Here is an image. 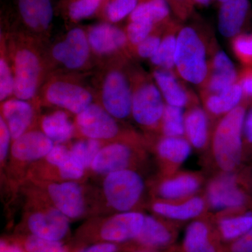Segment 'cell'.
Instances as JSON below:
<instances>
[{
  "label": "cell",
  "mask_w": 252,
  "mask_h": 252,
  "mask_svg": "<svg viewBox=\"0 0 252 252\" xmlns=\"http://www.w3.org/2000/svg\"><path fill=\"white\" fill-rule=\"evenodd\" d=\"M207 32L194 26H182L177 36L175 70L184 81L205 85L210 72V58L215 40Z\"/></svg>",
  "instance_id": "cell-1"
},
{
  "label": "cell",
  "mask_w": 252,
  "mask_h": 252,
  "mask_svg": "<svg viewBox=\"0 0 252 252\" xmlns=\"http://www.w3.org/2000/svg\"><path fill=\"white\" fill-rule=\"evenodd\" d=\"M249 107L242 101L215 124L210 148L220 172H233L240 168L244 158V122Z\"/></svg>",
  "instance_id": "cell-2"
},
{
  "label": "cell",
  "mask_w": 252,
  "mask_h": 252,
  "mask_svg": "<svg viewBox=\"0 0 252 252\" xmlns=\"http://www.w3.org/2000/svg\"><path fill=\"white\" fill-rule=\"evenodd\" d=\"M132 98L131 114L139 125L159 130L165 102L153 78L143 71L130 72Z\"/></svg>",
  "instance_id": "cell-3"
},
{
  "label": "cell",
  "mask_w": 252,
  "mask_h": 252,
  "mask_svg": "<svg viewBox=\"0 0 252 252\" xmlns=\"http://www.w3.org/2000/svg\"><path fill=\"white\" fill-rule=\"evenodd\" d=\"M241 174L239 169L233 172H220L209 181L204 194L209 210L215 213L248 210L250 198Z\"/></svg>",
  "instance_id": "cell-4"
},
{
  "label": "cell",
  "mask_w": 252,
  "mask_h": 252,
  "mask_svg": "<svg viewBox=\"0 0 252 252\" xmlns=\"http://www.w3.org/2000/svg\"><path fill=\"white\" fill-rule=\"evenodd\" d=\"M103 187L109 205L122 212L131 211L140 201L144 190L142 177L130 169L108 174Z\"/></svg>",
  "instance_id": "cell-5"
},
{
  "label": "cell",
  "mask_w": 252,
  "mask_h": 252,
  "mask_svg": "<svg viewBox=\"0 0 252 252\" xmlns=\"http://www.w3.org/2000/svg\"><path fill=\"white\" fill-rule=\"evenodd\" d=\"M14 94L28 101L36 95L42 77V61L31 46H23L15 51L13 61Z\"/></svg>",
  "instance_id": "cell-6"
},
{
  "label": "cell",
  "mask_w": 252,
  "mask_h": 252,
  "mask_svg": "<svg viewBox=\"0 0 252 252\" xmlns=\"http://www.w3.org/2000/svg\"><path fill=\"white\" fill-rule=\"evenodd\" d=\"M100 95L102 107L112 117L118 119L128 117L132 98L130 73L122 67L111 69L104 78Z\"/></svg>",
  "instance_id": "cell-7"
},
{
  "label": "cell",
  "mask_w": 252,
  "mask_h": 252,
  "mask_svg": "<svg viewBox=\"0 0 252 252\" xmlns=\"http://www.w3.org/2000/svg\"><path fill=\"white\" fill-rule=\"evenodd\" d=\"M145 216L140 212H125L104 222L94 233L86 236L91 240L117 244L134 241L140 234Z\"/></svg>",
  "instance_id": "cell-8"
},
{
  "label": "cell",
  "mask_w": 252,
  "mask_h": 252,
  "mask_svg": "<svg viewBox=\"0 0 252 252\" xmlns=\"http://www.w3.org/2000/svg\"><path fill=\"white\" fill-rule=\"evenodd\" d=\"M44 95L49 103L79 114L93 103L94 94L80 84L68 79H54L48 83Z\"/></svg>",
  "instance_id": "cell-9"
},
{
  "label": "cell",
  "mask_w": 252,
  "mask_h": 252,
  "mask_svg": "<svg viewBox=\"0 0 252 252\" xmlns=\"http://www.w3.org/2000/svg\"><path fill=\"white\" fill-rule=\"evenodd\" d=\"M87 34L79 28L68 32L64 39L55 44L51 55L55 61L69 69H81L90 57Z\"/></svg>",
  "instance_id": "cell-10"
},
{
  "label": "cell",
  "mask_w": 252,
  "mask_h": 252,
  "mask_svg": "<svg viewBox=\"0 0 252 252\" xmlns=\"http://www.w3.org/2000/svg\"><path fill=\"white\" fill-rule=\"evenodd\" d=\"M152 210L160 217L176 223L195 220L209 215V208L204 195H192L177 200H161L154 202Z\"/></svg>",
  "instance_id": "cell-11"
},
{
  "label": "cell",
  "mask_w": 252,
  "mask_h": 252,
  "mask_svg": "<svg viewBox=\"0 0 252 252\" xmlns=\"http://www.w3.org/2000/svg\"><path fill=\"white\" fill-rule=\"evenodd\" d=\"M77 125L85 137L96 140H109L120 133L115 118L97 104H90L77 114Z\"/></svg>",
  "instance_id": "cell-12"
},
{
  "label": "cell",
  "mask_w": 252,
  "mask_h": 252,
  "mask_svg": "<svg viewBox=\"0 0 252 252\" xmlns=\"http://www.w3.org/2000/svg\"><path fill=\"white\" fill-rule=\"evenodd\" d=\"M152 78L169 105L188 109L200 104L198 96L187 87L177 72L154 69Z\"/></svg>",
  "instance_id": "cell-13"
},
{
  "label": "cell",
  "mask_w": 252,
  "mask_h": 252,
  "mask_svg": "<svg viewBox=\"0 0 252 252\" xmlns=\"http://www.w3.org/2000/svg\"><path fill=\"white\" fill-rule=\"evenodd\" d=\"M210 215L189 223L182 242L183 252H223L221 240Z\"/></svg>",
  "instance_id": "cell-14"
},
{
  "label": "cell",
  "mask_w": 252,
  "mask_h": 252,
  "mask_svg": "<svg viewBox=\"0 0 252 252\" xmlns=\"http://www.w3.org/2000/svg\"><path fill=\"white\" fill-rule=\"evenodd\" d=\"M91 49L99 56L130 54L125 31L109 23L93 26L87 33Z\"/></svg>",
  "instance_id": "cell-15"
},
{
  "label": "cell",
  "mask_w": 252,
  "mask_h": 252,
  "mask_svg": "<svg viewBox=\"0 0 252 252\" xmlns=\"http://www.w3.org/2000/svg\"><path fill=\"white\" fill-rule=\"evenodd\" d=\"M162 219L145 216L140 234L133 242L142 249L155 251L172 245L177 238L178 223Z\"/></svg>",
  "instance_id": "cell-16"
},
{
  "label": "cell",
  "mask_w": 252,
  "mask_h": 252,
  "mask_svg": "<svg viewBox=\"0 0 252 252\" xmlns=\"http://www.w3.org/2000/svg\"><path fill=\"white\" fill-rule=\"evenodd\" d=\"M203 174L199 172L179 170L163 176L157 187V194L161 200H177L196 195L204 183Z\"/></svg>",
  "instance_id": "cell-17"
},
{
  "label": "cell",
  "mask_w": 252,
  "mask_h": 252,
  "mask_svg": "<svg viewBox=\"0 0 252 252\" xmlns=\"http://www.w3.org/2000/svg\"><path fill=\"white\" fill-rule=\"evenodd\" d=\"M27 226L29 235L54 241H62L69 233V218L57 208L51 209L31 215Z\"/></svg>",
  "instance_id": "cell-18"
},
{
  "label": "cell",
  "mask_w": 252,
  "mask_h": 252,
  "mask_svg": "<svg viewBox=\"0 0 252 252\" xmlns=\"http://www.w3.org/2000/svg\"><path fill=\"white\" fill-rule=\"evenodd\" d=\"M215 126L200 104L189 107L185 112V138L199 152H205L210 147Z\"/></svg>",
  "instance_id": "cell-19"
},
{
  "label": "cell",
  "mask_w": 252,
  "mask_h": 252,
  "mask_svg": "<svg viewBox=\"0 0 252 252\" xmlns=\"http://www.w3.org/2000/svg\"><path fill=\"white\" fill-rule=\"evenodd\" d=\"M156 153L161 163L163 176L179 171L191 153L192 147L185 137L160 135L155 146Z\"/></svg>",
  "instance_id": "cell-20"
},
{
  "label": "cell",
  "mask_w": 252,
  "mask_h": 252,
  "mask_svg": "<svg viewBox=\"0 0 252 252\" xmlns=\"http://www.w3.org/2000/svg\"><path fill=\"white\" fill-rule=\"evenodd\" d=\"M250 14L251 4L249 0H229L220 4L218 22L220 34L232 39L245 32Z\"/></svg>",
  "instance_id": "cell-21"
},
{
  "label": "cell",
  "mask_w": 252,
  "mask_h": 252,
  "mask_svg": "<svg viewBox=\"0 0 252 252\" xmlns=\"http://www.w3.org/2000/svg\"><path fill=\"white\" fill-rule=\"evenodd\" d=\"M49 193L56 208L68 218H79L84 213L82 190L75 182L52 184L49 187Z\"/></svg>",
  "instance_id": "cell-22"
},
{
  "label": "cell",
  "mask_w": 252,
  "mask_h": 252,
  "mask_svg": "<svg viewBox=\"0 0 252 252\" xmlns=\"http://www.w3.org/2000/svg\"><path fill=\"white\" fill-rule=\"evenodd\" d=\"M210 217L220 240L228 244L252 228V212L248 210L220 212Z\"/></svg>",
  "instance_id": "cell-23"
},
{
  "label": "cell",
  "mask_w": 252,
  "mask_h": 252,
  "mask_svg": "<svg viewBox=\"0 0 252 252\" xmlns=\"http://www.w3.org/2000/svg\"><path fill=\"white\" fill-rule=\"evenodd\" d=\"M133 156V149L128 144H109L100 149L91 167L97 173L108 175L112 172L128 169Z\"/></svg>",
  "instance_id": "cell-24"
},
{
  "label": "cell",
  "mask_w": 252,
  "mask_h": 252,
  "mask_svg": "<svg viewBox=\"0 0 252 252\" xmlns=\"http://www.w3.org/2000/svg\"><path fill=\"white\" fill-rule=\"evenodd\" d=\"M203 109L216 124L240 105L243 101V91L238 81L228 89L216 94H200Z\"/></svg>",
  "instance_id": "cell-25"
},
{
  "label": "cell",
  "mask_w": 252,
  "mask_h": 252,
  "mask_svg": "<svg viewBox=\"0 0 252 252\" xmlns=\"http://www.w3.org/2000/svg\"><path fill=\"white\" fill-rule=\"evenodd\" d=\"M54 146V142L44 132L30 131L14 140L11 154L18 160L32 161L46 157Z\"/></svg>",
  "instance_id": "cell-26"
},
{
  "label": "cell",
  "mask_w": 252,
  "mask_h": 252,
  "mask_svg": "<svg viewBox=\"0 0 252 252\" xmlns=\"http://www.w3.org/2000/svg\"><path fill=\"white\" fill-rule=\"evenodd\" d=\"M1 111L13 140L26 133L33 118V108L28 101L18 98L6 99L3 102Z\"/></svg>",
  "instance_id": "cell-27"
},
{
  "label": "cell",
  "mask_w": 252,
  "mask_h": 252,
  "mask_svg": "<svg viewBox=\"0 0 252 252\" xmlns=\"http://www.w3.org/2000/svg\"><path fill=\"white\" fill-rule=\"evenodd\" d=\"M23 21L33 31H45L54 18V9L50 0H17Z\"/></svg>",
  "instance_id": "cell-28"
},
{
  "label": "cell",
  "mask_w": 252,
  "mask_h": 252,
  "mask_svg": "<svg viewBox=\"0 0 252 252\" xmlns=\"http://www.w3.org/2000/svg\"><path fill=\"white\" fill-rule=\"evenodd\" d=\"M182 24L171 20L167 23L158 49L150 59L154 69L176 72L175 56L177 47V36Z\"/></svg>",
  "instance_id": "cell-29"
},
{
  "label": "cell",
  "mask_w": 252,
  "mask_h": 252,
  "mask_svg": "<svg viewBox=\"0 0 252 252\" xmlns=\"http://www.w3.org/2000/svg\"><path fill=\"white\" fill-rule=\"evenodd\" d=\"M48 162L59 167L61 177L67 180H78L84 175L86 168L71 150L61 144L54 145L46 156Z\"/></svg>",
  "instance_id": "cell-30"
},
{
  "label": "cell",
  "mask_w": 252,
  "mask_h": 252,
  "mask_svg": "<svg viewBox=\"0 0 252 252\" xmlns=\"http://www.w3.org/2000/svg\"><path fill=\"white\" fill-rule=\"evenodd\" d=\"M170 6L167 0H140L129 16V21H144L162 26L171 21Z\"/></svg>",
  "instance_id": "cell-31"
},
{
  "label": "cell",
  "mask_w": 252,
  "mask_h": 252,
  "mask_svg": "<svg viewBox=\"0 0 252 252\" xmlns=\"http://www.w3.org/2000/svg\"><path fill=\"white\" fill-rule=\"evenodd\" d=\"M43 132L57 144L63 143L71 138L74 127L66 112L56 111L43 118Z\"/></svg>",
  "instance_id": "cell-32"
},
{
  "label": "cell",
  "mask_w": 252,
  "mask_h": 252,
  "mask_svg": "<svg viewBox=\"0 0 252 252\" xmlns=\"http://www.w3.org/2000/svg\"><path fill=\"white\" fill-rule=\"evenodd\" d=\"M185 112L183 108L165 103L158 130L161 135L185 137Z\"/></svg>",
  "instance_id": "cell-33"
},
{
  "label": "cell",
  "mask_w": 252,
  "mask_h": 252,
  "mask_svg": "<svg viewBox=\"0 0 252 252\" xmlns=\"http://www.w3.org/2000/svg\"><path fill=\"white\" fill-rule=\"evenodd\" d=\"M19 243L27 252H69L62 241H54L28 235Z\"/></svg>",
  "instance_id": "cell-34"
},
{
  "label": "cell",
  "mask_w": 252,
  "mask_h": 252,
  "mask_svg": "<svg viewBox=\"0 0 252 252\" xmlns=\"http://www.w3.org/2000/svg\"><path fill=\"white\" fill-rule=\"evenodd\" d=\"M233 54L243 67H252V32H243L232 38Z\"/></svg>",
  "instance_id": "cell-35"
},
{
  "label": "cell",
  "mask_w": 252,
  "mask_h": 252,
  "mask_svg": "<svg viewBox=\"0 0 252 252\" xmlns=\"http://www.w3.org/2000/svg\"><path fill=\"white\" fill-rule=\"evenodd\" d=\"M158 27L153 23L144 21H129L125 32L130 54L136 46L148 37Z\"/></svg>",
  "instance_id": "cell-36"
},
{
  "label": "cell",
  "mask_w": 252,
  "mask_h": 252,
  "mask_svg": "<svg viewBox=\"0 0 252 252\" xmlns=\"http://www.w3.org/2000/svg\"><path fill=\"white\" fill-rule=\"evenodd\" d=\"M167 25V23L158 26L148 37L132 50L131 54L142 59H152L158 49Z\"/></svg>",
  "instance_id": "cell-37"
},
{
  "label": "cell",
  "mask_w": 252,
  "mask_h": 252,
  "mask_svg": "<svg viewBox=\"0 0 252 252\" xmlns=\"http://www.w3.org/2000/svg\"><path fill=\"white\" fill-rule=\"evenodd\" d=\"M100 150L99 140L87 138L77 141L71 149V152L79 159L85 167L91 166L94 157Z\"/></svg>",
  "instance_id": "cell-38"
},
{
  "label": "cell",
  "mask_w": 252,
  "mask_h": 252,
  "mask_svg": "<svg viewBox=\"0 0 252 252\" xmlns=\"http://www.w3.org/2000/svg\"><path fill=\"white\" fill-rule=\"evenodd\" d=\"M140 2V0H111L106 8L109 21L118 23L130 16Z\"/></svg>",
  "instance_id": "cell-39"
},
{
  "label": "cell",
  "mask_w": 252,
  "mask_h": 252,
  "mask_svg": "<svg viewBox=\"0 0 252 252\" xmlns=\"http://www.w3.org/2000/svg\"><path fill=\"white\" fill-rule=\"evenodd\" d=\"M14 77L12 68L10 67L5 57L4 51L1 49L0 59V100L4 102L11 94H14Z\"/></svg>",
  "instance_id": "cell-40"
},
{
  "label": "cell",
  "mask_w": 252,
  "mask_h": 252,
  "mask_svg": "<svg viewBox=\"0 0 252 252\" xmlns=\"http://www.w3.org/2000/svg\"><path fill=\"white\" fill-rule=\"evenodd\" d=\"M101 0H74L68 9L69 18L78 21L90 17L98 9Z\"/></svg>",
  "instance_id": "cell-41"
},
{
  "label": "cell",
  "mask_w": 252,
  "mask_h": 252,
  "mask_svg": "<svg viewBox=\"0 0 252 252\" xmlns=\"http://www.w3.org/2000/svg\"><path fill=\"white\" fill-rule=\"evenodd\" d=\"M238 81L243 91V101L252 106V67H243L238 71Z\"/></svg>",
  "instance_id": "cell-42"
},
{
  "label": "cell",
  "mask_w": 252,
  "mask_h": 252,
  "mask_svg": "<svg viewBox=\"0 0 252 252\" xmlns=\"http://www.w3.org/2000/svg\"><path fill=\"white\" fill-rule=\"evenodd\" d=\"M170 9L180 21H186L193 13V0H167Z\"/></svg>",
  "instance_id": "cell-43"
},
{
  "label": "cell",
  "mask_w": 252,
  "mask_h": 252,
  "mask_svg": "<svg viewBox=\"0 0 252 252\" xmlns=\"http://www.w3.org/2000/svg\"><path fill=\"white\" fill-rule=\"evenodd\" d=\"M228 252H252V228L241 237L229 243Z\"/></svg>",
  "instance_id": "cell-44"
},
{
  "label": "cell",
  "mask_w": 252,
  "mask_h": 252,
  "mask_svg": "<svg viewBox=\"0 0 252 252\" xmlns=\"http://www.w3.org/2000/svg\"><path fill=\"white\" fill-rule=\"evenodd\" d=\"M11 133L4 118H0V160H4L9 152Z\"/></svg>",
  "instance_id": "cell-45"
},
{
  "label": "cell",
  "mask_w": 252,
  "mask_h": 252,
  "mask_svg": "<svg viewBox=\"0 0 252 252\" xmlns=\"http://www.w3.org/2000/svg\"><path fill=\"white\" fill-rule=\"evenodd\" d=\"M121 245L122 244L98 242L83 247L74 252H120Z\"/></svg>",
  "instance_id": "cell-46"
},
{
  "label": "cell",
  "mask_w": 252,
  "mask_h": 252,
  "mask_svg": "<svg viewBox=\"0 0 252 252\" xmlns=\"http://www.w3.org/2000/svg\"><path fill=\"white\" fill-rule=\"evenodd\" d=\"M244 155L246 151L252 149V106L247 112L243 126Z\"/></svg>",
  "instance_id": "cell-47"
},
{
  "label": "cell",
  "mask_w": 252,
  "mask_h": 252,
  "mask_svg": "<svg viewBox=\"0 0 252 252\" xmlns=\"http://www.w3.org/2000/svg\"><path fill=\"white\" fill-rule=\"evenodd\" d=\"M0 252H27L22 245L17 242H11L1 239L0 242Z\"/></svg>",
  "instance_id": "cell-48"
},
{
  "label": "cell",
  "mask_w": 252,
  "mask_h": 252,
  "mask_svg": "<svg viewBox=\"0 0 252 252\" xmlns=\"http://www.w3.org/2000/svg\"><path fill=\"white\" fill-rule=\"evenodd\" d=\"M215 0H193L194 6H207Z\"/></svg>",
  "instance_id": "cell-49"
},
{
  "label": "cell",
  "mask_w": 252,
  "mask_h": 252,
  "mask_svg": "<svg viewBox=\"0 0 252 252\" xmlns=\"http://www.w3.org/2000/svg\"><path fill=\"white\" fill-rule=\"evenodd\" d=\"M132 252H158L155 251V250H144V249H140V250H136V251H134Z\"/></svg>",
  "instance_id": "cell-50"
},
{
  "label": "cell",
  "mask_w": 252,
  "mask_h": 252,
  "mask_svg": "<svg viewBox=\"0 0 252 252\" xmlns=\"http://www.w3.org/2000/svg\"><path fill=\"white\" fill-rule=\"evenodd\" d=\"M215 1H217V2L220 5L223 4V3L226 2V1H229V0H215Z\"/></svg>",
  "instance_id": "cell-51"
}]
</instances>
